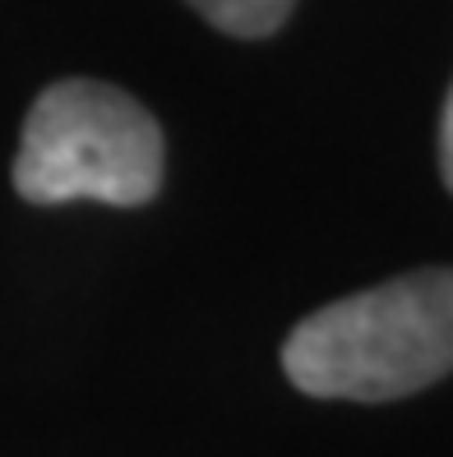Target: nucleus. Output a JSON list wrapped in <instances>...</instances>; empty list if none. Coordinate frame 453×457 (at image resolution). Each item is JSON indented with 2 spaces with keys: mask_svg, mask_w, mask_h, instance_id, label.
Wrapping results in <instances>:
<instances>
[{
  "mask_svg": "<svg viewBox=\"0 0 453 457\" xmlns=\"http://www.w3.org/2000/svg\"><path fill=\"white\" fill-rule=\"evenodd\" d=\"M287 379L310 397L393 402L453 370V268H421L315 310L282 346Z\"/></svg>",
  "mask_w": 453,
  "mask_h": 457,
  "instance_id": "obj_1",
  "label": "nucleus"
},
{
  "mask_svg": "<svg viewBox=\"0 0 453 457\" xmlns=\"http://www.w3.org/2000/svg\"><path fill=\"white\" fill-rule=\"evenodd\" d=\"M185 5H195L213 29L231 37H269L287 23L297 0H185Z\"/></svg>",
  "mask_w": 453,
  "mask_h": 457,
  "instance_id": "obj_3",
  "label": "nucleus"
},
{
  "mask_svg": "<svg viewBox=\"0 0 453 457\" xmlns=\"http://www.w3.org/2000/svg\"><path fill=\"white\" fill-rule=\"evenodd\" d=\"M163 185V129L148 106L102 79L51 84L14 157V190L29 204H148Z\"/></svg>",
  "mask_w": 453,
  "mask_h": 457,
  "instance_id": "obj_2",
  "label": "nucleus"
},
{
  "mask_svg": "<svg viewBox=\"0 0 453 457\" xmlns=\"http://www.w3.org/2000/svg\"><path fill=\"white\" fill-rule=\"evenodd\" d=\"M440 167H444V185L453 190V93L444 106V125H440Z\"/></svg>",
  "mask_w": 453,
  "mask_h": 457,
  "instance_id": "obj_4",
  "label": "nucleus"
}]
</instances>
